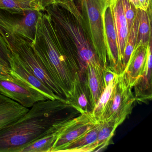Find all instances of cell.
Wrapping results in <instances>:
<instances>
[{
    "label": "cell",
    "instance_id": "cell-12",
    "mask_svg": "<svg viewBox=\"0 0 152 152\" xmlns=\"http://www.w3.org/2000/svg\"><path fill=\"white\" fill-rule=\"evenodd\" d=\"M10 67L12 75L23 80L31 85L43 94L48 99L66 101V99H62L56 95L41 80L35 75L24 63L13 54L10 58Z\"/></svg>",
    "mask_w": 152,
    "mask_h": 152
},
{
    "label": "cell",
    "instance_id": "cell-32",
    "mask_svg": "<svg viewBox=\"0 0 152 152\" xmlns=\"http://www.w3.org/2000/svg\"><path fill=\"white\" fill-rule=\"evenodd\" d=\"M71 0H53L54 3H64V2H67L70 1Z\"/></svg>",
    "mask_w": 152,
    "mask_h": 152
},
{
    "label": "cell",
    "instance_id": "cell-7",
    "mask_svg": "<svg viewBox=\"0 0 152 152\" xmlns=\"http://www.w3.org/2000/svg\"><path fill=\"white\" fill-rule=\"evenodd\" d=\"M42 11H10L0 9V29L10 34H18L33 41L36 26Z\"/></svg>",
    "mask_w": 152,
    "mask_h": 152
},
{
    "label": "cell",
    "instance_id": "cell-9",
    "mask_svg": "<svg viewBox=\"0 0 152 152\" xmlns=\"http://www.w3.org/2000/svg\"><path fill=\"white\" fill-rule=\"evenodd\" d=\"M96 122L91 112L80 114L71 120L64 119L51 152H60L65 147L91 129Z\"/></svg>",
    "mask_w": 152,
    "mask_h": 152
},
{
    "label": "cell",
    "instance_id": "cell-27",
    "mask_svg": "<svg viewBox=\"0 0 152 152\" xmlns=\"http://www.w3.org/2000/svg\"><path fill=\"white\" fill-rule=\"evenodd\" d=\"M118 74L107 66L104 69V78L105 85L106 87L110 82L114 80L118 76Z\"/></svg>",
    "mask_w": 152,
    "mask_h": 152
},
{
    "label": "cell",
    "instance_id": "cell-21",
    "mask_svg": "<svg viewBox=\"0 0 152 152\" xmlns=\"http://www.w3.org/2000/svg\"><path fill=\"white\" fill-rule=\"evenodd\" d=\"M0 9L10 11L45 10L42 4L37 0H0Z\"/></svg>",
    "mask_w": 152,
    "mask_h": 152
},
{
    "label": "cell",
    "instance_id": "cell-5",
    "mask_svg": "<svg viewBox=\"0 0 152 152\" xmlns=\"http://www.w3.org/2000/svg\"><path fill=\"white\" fill-rule=\"evenodd\" d=\"M133 85L125 71L118 75L100 121H112L118 126L131 113L135 101Z\"/></svg>",
    "mask_w": 152,
    "mask_h": 152
},
{
    "label": "cell",
    "instance_id": "cell-16",
    "mask_svg": "<svg viewBox=\"0 0 152 152\" xmlns=\"http://www.w3.org/2000/svg\"><path fill=\"white\" fill-rule=\"evenodd\" d=\"M63 120L54 124L38 138L22 148L19 152H51Z\"/></svg>",
    "mask_w": 152,
    "mask_h": 152
},
{
    "label": "cell",
    "instance_id": "cell-8",
    "mask_svg": "<svg viewBox=\"0 0 152 152\" xmlns=\"http://www.w3.org/2000/svg\"><path fill=\"white\" fill-rule=\"evenodd\" d=\"M0 76V94L29 108L34 104L48 99L38 90L15 76Z\"/></svg>",
    "mask_w": 152,
    "mask_h": 152
},
{
    "label": "cell",
    "instance_id": "cell-25",
    "mask_svg": "<svg viewBox=\"0 0 152 152\" xmlns=\"http://www.w3.org/2000/svg\"><path fill=\"white\" fill-rule=\"evenodd\" d=\"M121 2L124 16L127 20L129 32L137 15V9L129 0H121Z\"/></svg>",
    "mask_w": 152,
    "mask_h": 152
},
{
    "label": "cell",
    "instance_id": "cell-24",
    "mask_svg": "<svg viewBox=\"0 0 152 152\" xmlns=\"http://www.w3.org/2000/svg\"><path fill=\"white\" fill-rule=\"evenodd\" d=\"M117 77L114 80L110 82L106 87L104 92L99 99L96 104L91 112L92 117L97 122L100 121L106 106L111 96L113 88L115 84Z\"/></svg>",
    "mask_w": 152,
    "mask_h": 152
},
{
    "label": "cell",
    "instance_id": "cell-18",
    "mask_svg": "<svg viewBox=\"0 0 152 152\" xmlns=\"http://www.w3.org/2000/svg\"><path fill=\"white\" fill-rule=\"evenodd\" d=\"M66 103L80 114L91 112L87 89L80 77L75 82L71 95L66 99Z\"/></svg>",
    "mask_w": 152,
    "mask_h": 152
},
{
    "label": "cell",
    "instance_id": "cell-33",
    "mask_svg": "<svg viewBox=\"0 0 152 152\" xmlns=\"http://www.w3.org/2000/svg\"><path fill=\"white\" fill-rule=\"evenodd\" d=\"M108 1H109V2L110 3H111V2H112V1H114V0H108Z\"/></svg>",
    "mask_w": 152,
    "mask_h": 152
},
{
    "label": "cell",
    "instance_id": "cell-13",
    "mask_svg": "<svg viewBox=\"0 0 152 152\" xmlns=\"http://www.w3.org/2000/svg\"><path fill=\"white\" fill-rule=\"evenodd\" d=\"M152 39L147 47V55L144 70L133 85L135 100L139 103L149 102L152 98Z\"/></svg>",
    "mask_w": 152,
    "mask_h": 152
},
{
    "label": "cell",
    "instance_id": "cell-19",
    "mask_svg": "<svg viewBox=\"0 0 152 152\" xmlns=\"http://www.w3.org/2000/svg\"><path fill=\"white\" fill-rule=\"evenodd\" d=\"M99 126V123L96 122L91 129L72 143L65 147L60 152H95Z\"/></svg>",
    "mask_w": 152,
    "mask_h": 152
},
{
    "label": "cell",
    "instance_id": "cell-2",
    "mask_svg": "<svg viewBox=\"0 0 152 152\" xmlns=\"http://www.w3.org/2000/svg\"><path fill=\"white\" fill-rule=\"evenodd\" d=\"M65 101L46 100L34 104L19 119L0 130V152H19L54 124L63 119Z\"/></svg>",
    "mask_w": 152,
    "mask_h": 152
},
{
    "label": "cell",
    "instance_id": "cell-31",
    "mask_svg": "<svg viewBox=\"0 0 152 152\" xmlns=\"http://www.w3.org/2000/svg\"><path fill=\"white\" fill-rule=\"evenodd\" d=\"M129 1L134 5V7L137 9H141L143 10L142 6L140 3L139 0H129Z\"/></svg>",
    "mask_w": 152,
    "mask_h": 152
},
{
    "label": "cell",
    "instance_id": "cell-11",
    "mask_svg": "<svg viewBox=\"0 0 152 152\" xmlns=\"http://www.w3.org/2000/svg\"><path fill=\"white\" fill-rule=\"evenodd\" d=\"M104 69L99 62L89 63L82 80L87 89L91 111L105 89Z\"/></svg>",
    "mask_w": 152,
    "mask_h": 152
},
{
    "label": "cell",
    "instance_id": "cell-6",
    "mask_svg": "<svg viewBox=\"0 0 152 152\" xmlns=\"http://www.w3.org/2000/svg\"><path fill=\"white\" fill-rule=\"evenodd\" d=\"M0 33L11 53L24 63L56 95L62 99H66L61 90L50 76L34 53L32 48L31 42L18 34H9L1 29Z\"/></svg>",
    "mask_w": 152,
    "mask_h": 152
},
{
    "label": "cell",
    "instance_id": "cell-29",
    "mask_svg": "<svg viewBox=\"0 0 152 152\" xmlns=\"http://www.w3.org/2000/svg\"><path fill=\"white\" fill-rule=\"evenodd\" d=\"M140 3L142 6V9L145 11H146L151 3V0H139Z\"/></svg>",
    "mask_w": 152,
    "mask_h": 152
},
{
    "label": "cell",
    "instance_id": "cell-1",
    "mask_svg": "<svg viewBox=\"0 0 152 152\" xmlns=\"http://www.w3.org/2000/svg\"><path fill=\"white\" fill-rule=\"evenodd\" d=\"M31 46L45 70L64 93L66 99L80 78L77 55L62 43L50 16L41 12Z\"/></svg>",
    "mask_w": 152,
    "mask_h": 152
},
{
    "label": "cell",
    "instance_id": "cell-28",
    "mask_svg": "<svg viewBox=\"0 0 152 152\" xmlns=\"http://www.w3.org/2000/svg\"><path fill=\"white\" fill-rule=\"evenodd\" d=\"M0 76L6 78H10L13 77L11 73L10 66L0 59Z\"/></svg>",
    "mask_w": 152,
    "mask_h": 152
},
{
    "label": "cell",
    "instance_id": "cell-30",
    "mask_svg": "<svg viewBox=\"0 0 152 152\" xmlns=\"http://www.w3.org/2000/svg\"><path fill=\"white\" fill-rule=\"evenodd\" d=\"M39 2H40L42 6L44 7V8L46 9L47 7L51 4H54L53 0H37Z\"/></svg>",
    "mask_w": 152,
    "mask_h": 152
},
{
    "label": "cell",
    "instance_id": "cell-4",
    "mask_svg": "<svg viewBox=\"0 0 152 152\" xmlns=\"http://www.w3.org/2000/svg\"><path fill=\"white\" fill-rule=\"evenodd\" d=\"M95 53L104 68L108 66L103 12L108 0H75Z\"/></svg>",
    "mask_w": 152,
    "mask_h": 152
},
{
    "label": "cell",
    "instance_id": "cell-22",
    "mask_svg": "<svg viewBox=\"0 0 152 152\" xmlns=\"http://www.w3.org/2000/svg\"><path fill=\"white\" fill-rule=\"evenodd\" d=\"M99 126L96 141L95 152L102 150L108 145L112 138L114 135L118 125L112 121L98 122Z\"/></svg>",
    "mask_w": 152,
    "mask_h": 152
},
{
    "label": "cell",
    "instance_id": "cell-15",
    "mask_svg": "<svg viewBox=\"0 0 152 152\" xmlns=\"http://www.w3.org/2000/svg\"><path fill=\"white\" fill-rule=\"evenodd\" d=\"M29 110L0 94V130L19 119Z\"/></svg>",
    "mask_w": 152,
    "mask_h": 152
},
{
    "label": "cell",
    "instance_id": "cell-23",
    "mask_svg": "<svg viewBox=\"0 0 152 152\" xmlns=\"http://www.w3.org/2000/svg\"><path fill=\"white\" fill-rule=\"evenodd\" d=\"M139 9H137V15L133 22L132 27L129 33L126 46L124 49L123 57L122 61V67L124 71L129 63L132 51L135 49L137 37L138 28L139 22Z\"/></svg>",
    "mask_w": 152,
    "mask_h": 152
},
{
    "label": "cell",
    "instance_id": "cell-3",
    "mask_svg": "<svg viewBox=\"0 0 152 152\" xmlns=\"http://www.w3.org/2000/svg\"><path fill=\"white\" fill-rule=\"evenodd\" d=\"M44 11L50 16L62 43L70 48L78 56L80 76L83 78L87 65L99 61L75 0L51 4L47 7Z\"/></svg>",
    "mask_w": 152,
    "mask_h": 152
},
{
    "label": "cell",
    "instance_id": "cell-14",
    "mask_svg": "<svg viewBox=\"0 0 152 152\" xmlns=\"http://www.w3.org/2000/svg\"><path fill=\"white\" fill-rule=\"evenodd\" d=\"M110 3L113 9L115 26L117 34L120 64L123 72L122 61L129 35L128 24L124 13L121 0H114Z\"/></svg>",
    "mask_w": 152,
    "mask_h": 152
},
{
    "label": "cell",
    "instance_id": "cell-10",
    "mask_svg": "<svg viewBox=\"0 0 152 152\" xmlns=\"http://www.w3.org/2000/svg\"><path fill=\"white\" fill-rule=\"evenodd\" d=\"M103 20L108 66L119 74L123 72L120 64L118 39L113 13L109 1L104 9Z\"/></svg>",
    "mask_w": 152,
    "mask_h": 152
},
{
    "label": "cell",
    "instance_id": "cell-26",
    "mask_svg": "<svg viewBox=\"0 0 152 152\" xmlns=\"http://www.w3.org/2000/svg\"><path fill=\"white\" fill-rule=\"evenodd\" d=\"M12 53L10 50L3 36L0 33V59L10 66Z\"/></svg>",
    "mask_w": 152,
    "mask_h": 152
},
{
    "label": "cell",
    "instance_id": "cell-20",
    "mask_svg": "<svg viewBox=\"0 0 152 152\" xmlns=\"http://www.w3.org/2000/svg\"><path fill=\"white\" fill-rule=\"evenodd\" d=\"M151 5V3L146 11L139 9V22L135 47L140 45L147 46L152 39Z\"/></svg>",
    "mask_w": 152,
    "mask_h": 152
},
{
    "label": "cell",
    "instance_id": "cell-17",
    "mask_svg": "<svg viewBox=\"0 0 152 152\" xmlns=\"http://www.w3.org/2000/svg\"><path fill=\"white\" fill-rule=\"evenodd\" d=\"M147 47L148 45H140L135 47L124 70L133 85L144 70L147 55Z\"/></svg>",
    "mask_w": 152,
    "mask_h": 152
}]
</instances>
